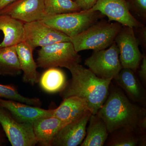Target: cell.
I'll return each mask as SVG.
<instances>
[{
  "label": "cell",
  "mask_w": 146,
  "mask_h": 146,
  "mask_svg": "<svg viewBox=\"0 0 146 146\" xmlns=\"http://www.w3.org/2000/svg\"><path fill=\"white\" fill-rule=\"evenodd\" d=\"M97 114L104 121L109 133L122 127L146 132L145 107L131 100L119 87L111 83L107 99Z\"/></svg>",
  "instance_id": "1"
},
{
  "label": "cell",
  "mask_w": 146,
  "mask_h": 146,
  "mask_svg": "<svg viewBox=\"0 0 146 146\" xmlns=\"http://www.w3.org/2000/svg\"><path fill=\"white\" fill-rule=\"evenodd\" d=\"M68 70L72 78L59 92L63 99L77 96L86 102L92 115H96L106 100L112 80L100 78L80 64Z\"/></svg>",
  "instance_id": "2"
},
{
  "label": "cell",
  "mask_w": 146,
  "mask_h": 146,
  "mask_svg": "<svg viewBox=\"0 0 146 146\" xmlns=\"http://www.w3.org/2000/svg\"><path fill=\"white\" fill-rule=\"evenodd\" d=\"M123 26L117 22L101 20L71 38L75 50L78 52L84 50L105 49L115 42Z\"/></svg>",
  "instance_id": "3"
},
{
  "label": "cell",
  "mask_w": 146,
  "mask_h": 146,
  "mask_svg": "<svg viewBox=\"0 0 146 146\" xmlns=\"http://www.w3.org/2000/svg\"><path fill=\"white\" fill-rule=\"evenodd\" d=\"M100 11L88 10L48 15L42 21L70 38L76 36L104 16Z\"/></svg>",
  "instance_id": "4"
},
{
  "label": "cell",
  "mask_w": 146,
  "mask_h": 146,
  "mask_svg": "<svg viewBox=\"0 0 146 146\" xmlns=\"http://www.w3.org/2000/svg\"><path fill=\"white\" fill-rule=\"evenodd\" d=\"M37 66L44 69L65 68L80 64L81 56L71 42H60L42 47L38 51Z\"/></svg>",
  "instance_id": "5"
},
{
  "label": "cell",
  "mask_w": 146,
  "mask_h": 146,
  "mask_svg": "<svg viewBox=\"0 0 146 146\" xmlns=\"http://www.w3.org/2000/svg\"><path fill=\"white\" fill-rule=\"evenodd\" d=\"M84 65L100 78L112 80L122 68L115 42L107 49L94 51L91 56L85 59Z\"/></svg>",
  "instance_id": "6"
},
{
  "label": "cell",
  "mask_w": 146,
  "mask_h": 146,
  "mask_svg": "<svg viewBox=\"0 0 146 146\" xmlns=\"http://www.w3.org/2000/svg\"><path fill=\"white\" fill-rule=\"evenodd\" d=\"M71 38L52 28L42 21L24 23L23 42L34 50L38 47H44L60 42H71Z\"/></svg>",
  "instance_id": "7"
},
{
  "label": "cell",
  "mask_w": 146,
  "mask_h": 146,
  "mask_svg": "<svg viewBox=\"0 0 146 146\" xmlns=\"http://www.w3.org/2000/svg\"><path fill=\"white\" fill-rule=\"evenodd\" d=\"M0 125L12 146H34L37 144L32 123L18 122L1 106Z\"/></svg>",
  "instance_id": "8"
},
{
  "label": "cell",
  "mask_w": 146,
  "mask_h": 146,
  "mask_svg": "<svg viewBox=\"0 0 146 146\" xmlns=\"http://www.w3.org/2000/svg\"><path fill=\"white\" fill-rule=\"evenodd\" d=\"M115 42L119 52L122 68L134 72L139 68L143 57L133 28L123 26L115 38Z\"/></svg>",
  "instance_id": "9"
},
{
  "label": "cell",
  "mask_w": 146,
  "mask_h": 146,
  "mask_svg": "<svg viewBox=\"0 0 146 146\" xmlns=\"http://www.w3.org/2000/svg\"><path fill=\"white\" fill-rule=\"evenodd\" d=\"M91 9L106 16L108 22L115 21L133 28L145 26L131 13L127 0H98Z\"/></svg>",
  "instance_id": "10"
},
{
  "label": "cell",
  "mask_w": 146,
  "mask_h": 146,
  "mask_svg": "<svg viewBox=\"0 0 146 146\" xmlns=\"http://www.w3.org/2000/svg\"><path fill=\"white\" fill-rule=\"evenodd\" d=\"M0 14L9 15L24 23L40 21L47 16L44 0H16L0 10Z\"/></svg>",
  "instance_id": "11"
},
{
  "label": "cell",
  "mask_w": 146,
  "mask_h": 146,
  "mask_svg": "<svg viewBox=\"0 0 146 146\" xmlns=\"http://www.w3.org/2000/svg\"><path fill=\"white\" fill-rule=\"evenodd\" d=\"M0 106L6 109L19 123H33L44 117H52L53 109L45 110L20 102L0 98Z\"/></svg>",
  "instance_id": "12"
},
{
  "label": "cell",
  "mask_w": 146,
  "mask_h": 146,
  "mask_svg": "<svg viewBox=\"0 0 146 146\" xmlns=\"http://www.w3.org/2000/svg\"><path fill=\"white\" fill-rule=\"evenodd\" d=\"M91 115H86L63 127L55 137L52 146H77L81 145L86 136V125Z\"/></svg>",
  "instance_id": "13"
},
{
  "label": "cell",
  "mask_w": 146,
  "mask_h": 146,
  "mask_svg": "<svg viewBox=\"0 0 146 146\" xmlns=\"http://www.w3.org/2000/svg\"><path fill=\"white\" fill-rule=\"evenodd\" d=\"M91 114L84 100L77 96H72L63 99L59 106L53 109L52 117L69 124Z\"/></svg>",
  "instance_id": "14"
},
{
  "label": "cell",
  "mask_w": 146,
  "mask_h": 146,
  "mask_svg": "<svg viewBox=\"0 0 146 146\" xmlns=\"http://www.w3.org/2000/svg\"><path fill=\"white\" fill-rule=\"evenodd\" d=\"M113 80L131 100L143 106L145 105V90L134 71L122 68Z\"/></svg>",
  "instance_id": "15"
},
{
  "label": "cell",
  "mask_w": 146,
  "mask_h": 146,
  "mask_svg": "<svg viewBox=\"0 0 146 146\" xmlns=\"http://www.w3.org/2000/svg\"><path fill=\"white\" fill-rule=\"evenodd\" d=\"M68 124L53 117H44L33 123V131L37 144L43 146H51L58 131Z\"/></svg>",
  "instance_id": "16"
},
{
  "label": "cell",
  "mask_w": 146,
  "mask_h": 146,
  "mask_svg": "<svg viewBox=\"0 0 146 146\" xmlns=\"http://www.w3.org/2000/svg\"><path fill=\"white\" fill-rule=\"evenodd\" d=\"M16 49L21 70L23 72V81L32 86L39 83L40 75L33 56V50L24 42L16 45Z\"/></svg>",
  "instance_id": "17"
},
{
  "label": "cell",
  "mask_w": 146,
  "mask_h": 146,
  "mask_svg": "<svg viewBox=\"0 0 146 146\" xmlns=\"http://www.w3.org/2000/svg\"><path fill=\"white\" fill-rule=\"evenodd\" d=\"M24 23L9 15L0 14V31L4 34L0 48L16 46L23 41Z\"/></svg>",
  "instance_id": "18"
},
{
  "label": "cell",
  "mask_w": 146,
  "mask_h": 146,
  "mask_svg": "<svg viewBox=\"0 0 146 146\" xmlns=\"http://www.w3.org/2000/svg\"><path fill=\"white\" fill-rule=\"evenodd\" d=\"M86 135L80 146H103L109 133L104 121L97 114L91 115Z\"/></svg>",
  "instance_id": "19"
},
{
  "label": "cell",
  "mask_w": 146,
  "mask_h": 146,
  "mask_svg": "<svg viewBox=\"0 0 146 146\" xmlns=\"http://www.w3.org/2000/svg\"><path fill=\"white\" fill-rule=\"evenodd\" d=\"M145 133L128 128H120L109 133L105 144L109 146H139L142 136Z\"/></svg>",
  "instance_id": "20"
},
{
  "label": "cell",
  "mask_w": 146,
  "mask_h": 146,
  "mask_svg": "<svg viewBox=\"0 0 146 146\" xmlns=\"http://www.w3.org/2000/svg\"><path fill=\"white\" fill-rule=\"evenodd\" d=\"M66 76L63 71L57 68L47 69L40 76L39 83L43 91L49 94L60 92L65 86Z\"/></svg>",
  "instance_id": "21"
},
{
  "label": "cell",
  "mask_w": 146,
  "mask_h": 146,
  "mask_svg": "<svg viewBox=\"0 0 146 146\" xmlns=\"http://www.w3.org/2000/svg\"><path fill=\"white\" fill-rule=\"evenodd\" d=\"M22 72L16 46L0 48V75L15 76Z\"/></svg>",
  "instance_id": "22"
},
{
  "label": "cell",
  "mask_w": 146,
  "mask_h": 146,
  "mask_svg": "<svg viewBox=\"0 0 146 146\" xmlns=\"http://www.w3.org/2000/svg\"><path fill=\"white\" fill-rule=\"evenodd\" d=\"M44 4L47 16L81 11L72 0H44Z\"/></svg>",
  "instance_id": "23"
},
{
  "label": "cell",
  "mask_w": 146,
  "mask_h": 146,
  "mask_svg": "<svg viewBox=\"0 0 146 146\" xmlns=\"http://www.w3.org/2000/svg\"><path fill=\"white\" fill-rule=\"evenodd\" d=\"M0 98L20 102L26 104L40 107L42 103L37 98H27L19 94L15 86L11 84H0Z\"/></svg>",
  "instance_id": "24"
},
{
  "label": "cell",
  "mask_w": 146,
  "mask_h": 146,
  "mask_svg": "<svg viewBox=\"0 0 146 146\" xmlns=\"http://www.w3.org/2000/svg\"><path fill=\"white\" fill-rule=\"evenodd\" d=\"M131 13L143 22L146 21V0H127Z\"/></svg>",
  "instance_id": "25"
},
{
  "label": "cell",
  "mask_w": 146,
  "mask_h": 146,
  "mask_svg": "<svg viewBox=\"0 0 146 146\" xmlns=\"http://www.w3.org/2000/svg\"><path fill=\"white\" fill-rule=\"evenodd\" d=\"M136 30L134 31V34L139 43L144 48L146 47V27L145 26L138 28H133ZM134 31V30H133Z\"/></svg>",
  "instance_id": "26"
},
{
  "label": "cell",
  "mask_w": 146,
  "mask_h": 146,
  "mask_svg": "<svg viewBox=\"0 0 146 146\" xmlns=\"http://www.w3.org/2000/svg\"><path fill=\"white\" fill-rule=\"evenodd\" d=\"M140 69L138 71V75L139 77L142 80V84L144 86H146V56L145 54H143L142 60H141Z\"/></svg>",
  "instance_id": "27"
},
{
  "label": "cell",
  "mask_w": 146,
  "mask_h": 146,
  "mask_svg": "<svg viewBox=\"0 0 146 146\" xmlns=\"http://www.w3.org/2000/svg\"><path fill=\"white\" fill-rule=\"evenodd\" d=\"M98 0H76L75 2L81 10H88L93 7Z\"/></svg>",
  "instance_id": "28"
},
{
  "label": "cell",
  "mask_w": 146,
  "mask_h": 146,
  "mask_svg": "<svg viewBox=\"0 0 146 146\" xmlns=\"http://www.w3.org/2000/svg\"><path fill=\"white\" fill-rule=\"evenodd\" d=\"M0 125V146H2L6 142L5 135Z\"/></svg>",
  "instance_id": "29"
},
{
  "label": "cell",
  "mask_w": 146,
  "mask_h": 146,
  "mask_svg": "<svg viewBox=\"0 0 146 146\" xmlns=\"http://www.w3.org/2000/svg\"><path fill=\"white\" fill-rule=\"evenodd\" d=\"M16 0H1L0 1V10L4 8L11 3L13 2Z\"/></svg>",
  "instance_id": "30"
},
{
  "label": "cell",
  "mask_w": 146,
  "mask_h": 146,
  "mask_svg": "<svg viewBox=\"0 0 146 146\" xmlns=\"http://www.w3.org/2000/svg\"><path fill=\"white\" fill-rule=\"evenodd\" d=\"M73 1H75V2L76 1V0H72Z\"/></svg>",
  "instance_id": "31"
},
{
  "label": "cell",
  "mask_w": 146,
  "mask_h": 146,
  "mask_svg": "<svg viewBox=\"0 0 146 146\" xmlns=\"http://www.w3.org/2000/svg\"><path fill=\"white\" fill-rule=\"evenodd\" d=\"M0 1H1V0H0Z\"/></svg>",
  "instance_id": "32"
}]
</instances>
